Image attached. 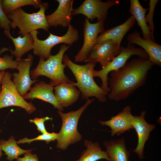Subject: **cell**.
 I'll use <instances>...</instances> for the list:
<instances>
[{
  "mask_svg": "<svg viewBox=\"0 0 161 161\" xmlns=\"http://www.w3.org/2000/svg\"><path fill=\"white\" fill-rule=\"evenodd\" d=\"M154 65L148 60L135 58L111 72L108 81V98L117 101L127 98L145 84L148 72Z\"/></svg>",
  "mask_w": 161,
  "mask_h": 161,
  "instance_id": "6da1fadb",
  "label": "cell"
},
{
  "mask_svg": "<svg viewBox=\"0 0 161 161\" xmlns=\"http://www.w3.org/2000/svg\"><path fill=\"white\" fill-rule=\"evenodd\" d=\"M62 62L74 75L77 82L72 83L78 88L82 99L87 100L89 97H94L100 102H106V96L109 92L99 86L94 79L93 71L96 63L88 62L84 65L77 64L72 62L66 54L63 55Z\"/></svg>",
  "mask_w": 161,
  "mask_h": 161,
  "instance_id": "7a4b0ae2",
  "label": "cell"
},
{
  "mask_svg": "<svg viewBox=\"0 0 161 161\" xmlns=\"http://www.w3.org/2000/svg\"><path fill=\"white\" fill-rule=\"evenodd\" d=\"M70 46L62 44L56 55L51 54L46 60L39 58L36 67L30 71L31 79L36 80L39 76H45L50 79L49 84L53 86L63 82L72 83L64 74V69L67 66L62 63L64 53Z\"/></svg>",
  "mask_w": 161,
  "mask_h": 161,
  "instance_id": "3957f363",
  "label": "cell"
},
{
  "mask_svg": "<svg viewBox=\"0 0 161 161\" xmlns=\"http://www.w3.org/2000/svg\"><path fill=\"white\" fill-rule=\"evenodd\" d=\"M48 6V3H42L39 11L32 13L26 12L21 7L15 10L6 15L12 20L10 27L14 29L18 27L19 29L18 33L22 37L38 29L47 31L49 27L45 12Z\"/></svg>",
  "mask_w": 161,
  "mask_h": 161,
  "instance_id": "277c9868",
  "label": "cell"
},
{
  "mask_svg": "<svg viewBox=\"0 0 161 161\" xmlns=\"http://www.w3.org/2000/svg\"><path fill=\"white\" fill-rule=\"evenodd\" d=\"M96 98L87 99L86 103L79 109L67 113L58 110L57 112L62 120V126L56 139V147L62 150L66 149L70 145L80 140L82 138L77 129L79 119L83 112Z\"/></svg>",
  "mask_w": 161,
  "mask_h": 161,
  "instance_id": "5b68a950",
  "label": "cell"
},
{
  "mask_svg": "<svg viewBox=\"0 0 161 161\" xmlns=\"http://www.w3.org/2000/svg\"><path fill=\"white\" fill-rule=\"evenodd\" d=\"M30 33L33 40L34 54L44 60L48 58L51 55V49L55 45L63 43L71 46L79 38L78 31L71 24L69 26L66 34L62 36H58L49 33L47 39L41 40L37 37L39 32L37 30L33 31Z\"/></svg>",
  "mask_w": 161,
  "mask_h": 161,
  "instance_id": "8992f818",
  "label": "cell"
},
{
  "mask_svg": "<svg viewBox=\"0 0 161 161\" xmlns=\"http://www.w3.org/2000/svg\"><path fill=\"white\" fill-rule=\"evenodd\" d=\"M132 55H136L144 59L149 58L148 55L142 48H136L134 45L128 44L126 47H120L119 54L108 65L99 70H93V77H98L101 80L102 88L109 92H110L108 83L109 73L122 67Z\"/></svg>",
  "mask_w": 161,
  "mask_h": 161,
  "instance_id": "52a82bcc",
  "label": "cell"
},
{
  "mask_svg": "<svg viewBox=\"0 0 161 161\" xmlns=\"http://www.w3.org/2000/svg\"><path fill=\"white\" fill-rule=\"evenodd\" d=\"M12 74L5 72L2 77L1 84V89L0 94V109L14 106L24 109L29 114L33 113L36 108L32 101L27 102L17 91L11 78Z\"/></svg>",
  "mask_w": 161,
  "mask_h": 161,
  "instance_id": "ba28073f",
  "label": "cell"
},
{
  "mask_svg": "<svg viewBox=\"0 0 161 161\" xmlns=\"http://www.w3.org/2000/svg\"><path fill=\"white\" fill-rule=\"evenodd\" d=\"M117 0H109L103 2L100 0H85L78 8L73 9L72 16L81 14L92 22L95 18L97 22H103L107 18L108 10L112 7L119 4Z\"/></svg>",
  "mask_w": 161,
  "mask_h": 161,
  "instance_id": "9c48e42d",
  "label": "cell"
},
{
  "mask_svg": "<svg viewBox=\"0 0 161 161\" xmlns=\"http://www.w3.org/2000/svg\"><path fill=\"white\" fill-rule=\"evenodd\" d=\"M104 22L91 23L86 17L83 23V43L82 47L74 57L75 62L84 61L95 46L98 34L103 31Z\"/></svg>",
  "mask_w": 161,
  "mask_h": 161,
  "instance_id": "30bf717a",
  "label": "cell"
},
{
  "mask_svg": "<svg viewBox=\"0 0 161 161\" xmlns=\"http://www.w3.org/2000/svg\"><path fill=\"white\" fill-rule=\"evenodd\" d=\"M33 56L31 54L27 58L18 60L17 69L18 72H13L12 81L20 95L23 97L31 88L32 85L38 80H33L30 77V68L32 64Z\"/></svg>",
  "mask_w": 161,
  "mask_h": 161,
  "instance_id": "8fae6325",
  "label": "cell"
},
{
  "mask_svg": "<svg viewBox=\"0 0 161 161\" xmlns=\"http://www.w3.org/2000/svg\"><path fill=\"white\" fill-rule=\"evenodd\" d=\"M120 45L115 41L108 40L94 46L85 63H99L103 68L117 55L120 52Z\"/></svg>",
  "mask_w": 161,
  "mask_h": 161,
  "instance_id": "7c38bea8",
  "label": "cell"
},
{
  "mask_svg": "<svg viewBox=\"0 0 161 161\" xmlns=\"http://www.w3.org/2000/svg\"><path fill=\"white\" fill-rule=\"evenodd\" d=\"M131 107L130 106H125L122 111L116 115L111 118L109 120L99 122L102 126L110 127L111 135L119 136L125 131L134 129L132 122L134 117L131 114Z\"/></svg>",
  "mask_w": 161,
  "mask_h": 161,
  "instance_id": "4fadbf2b",
  "label": "cell"
},
{
  "mask_svg": "<svg viewBox=\"0 0 161 161\" xmlns=\"http://www.w3.org/2000/svg\"><path fill=\"white\" fill-rule=\"evenodd\" d=\"M145 111H142L139 116H135L132 122L134 129L138 136V143L133 152L136 154L139 158H144V150L146 142L149 140L150 132L156 128L154 124H150L146 121L145 117L146 114Z\"/></svg>",
  "mask_w": 161,
  "mask_h": 161,
  "instance_id": "5bb4252c",
  "label": "cell"
},
{
  "mask_svg": "<svg viewBox=\"0 0 161 161\" xmlns=\"http://www.w3.org/2000/svg\"><path fill=\"white\" fill-rule=\"evenodd\" d=\"M141 33L135 30L127 37L128 44L138 45L148 55V60L153 64L161 66V46L151 39H144L140 36Z\"/></svg>",
  "mask_w": 161,
  "mask_h": 161,
  "instance_id": "9a60e30c",
  "label": "cell"
},
{
  "mask_svg": "<svg viewBox=\"0 0 161 161\" xmlns=\"http://www.w3.org/2000/svg\"><path fill=\"white\" fill-rule=\"evenodd\" d=\"M58 3L56 9L52 14L46 16L49 27H69L72 20V12L73 9L72 0H56Z\"/></svg>",
  "mask_w": 161,
  "mask_h": 161,
  "instance_id": "2e32d148",
  "label": "cell"
},
{
  "mask_svg": "<svg viewBox=\"0 0 161 161\" xmlns=\"http://www.w3.org/2000/svg\"><path fill=\"white\" fill-rule=\"evenodd\" d=\"M53 86L43 81L38 83H34L33 86L23 97L25 100H33L36 98L48 102L53 106L54 108L57 109L61 112L64 109L57 101L53 92Z\"/></svg>",
  "mask_w": 161,
  "mask_h": 161,
  "instance_id": "e0dca14e",
  "label": "cell"
},
{
  "mask_svg": "<svg viewBox=\"0 0 161 161\" xmlns=\"http://www.w3.org/2000/svg\"><path fill=\"white\" fill-rule=\"evenodd\" d=\"M135 23V19L131 16L122 24L110 29L104 30L98 35L95 45L108 40L114 41L120 45L124 36L134 26Z\"/></svg>",
  "mask_w": 161,
  "mask_h": 161,
  "instance_id": "ac0fdd59",
  "label": "cell"
},
{
  "mask_svg": "<svg viewBox=\"0 0 161 161\" xmlns=\"http://www.w3.org/2000/svg\"><path fill=\"white\" fill-rule=\"evenodd\" d=\"M72 83L63 82L54 87L55 96L63 107H67L75 102L80 94Z\"/></svg>",
  "mask_w": 161,
  "mask_h": 161,
  "instance_id": "d6986e66",
  "label": "cell"
},
{
  "mask_svg": "<svg viewBox=\"0 0 161 161\" xmlns=\"http://www.w3.org/2000/svg\"><path fill=\"white\" fill-rule=\"evenodd\" d=\"M110 161H129L131 152L126 146L124 137L104 142Z\"/></svg>",
  "mask_w": 161,
  "mask_h": 161,
  "instance_id": "ffe728a7",
  "label": "cell"
},
{
  "mask_svg": "<svg viewBox=\"0 0 161 161\" xmlns=\"http://www.w3.org/2000/svg\"><path fill=\"white\" fill-rule=\"evenodd\" d=\"M4 33L8 38L11 39L14 45L15 49H10L11 55L15 57L17 60L21 59L22 56L29 51L33 49V37L30 33L23 37L19 35L16 38H14L11 35L9 30H4Z\"/></svg>",
  "mask_w": 161,
  "mask_h": 161,
  "instance_id": "44dd1931",
  "label": "cell"
},
{
  "mask_svg": "<svg viewBox=\"0 0 161 161\" xmlns=\"http://www.w3.org/2000/svg\"><path fill=\"white\" fill-rule=\"evenodd\" d=\"M130 1V5L129 12L137 21L138 25L140 27L143 34V38L152 40L151 30L145 19V14L148 8L143 7L138 0Z\"/></svg>",
  "mask_w": 161,
  "mask_h": 161,
  "instance_id": "7402d4cb",
  "label": "cell"
},
{
  "mask_svg": "<svg viewBox=\"0 0 161 161\" xmlns=\"http://www.w3.org/2000/svg\"><path fill=\"white\" fill-rule=\"evenodd\" d=\"M84 145L86 150L82 152L79 159L74 161H97L102 159L110 161L106 152L102 150L98 143L85 140Z\"/></svg>",
  "mask_w": 161,
  "mask_h": 161,
  "instance_id": "603a6c76",
  "label": "cell"
},
{
  "mask_svg": "<svg viewBox=\"0 0 161 161\" xmlns=\"http://www.w3.org/2000/svg\"><path fill=\"white\" fill-rule=\"evenodd\" d=\"M17 141L13 136L10 137L8 140H0V145L2 151H3L7 156L6 159L12 161L18 158L21 155L31 152L33 149L25 150L20 148L17 145Z\"/></svg>",
  "mask_w": 161,
  "mask_h": 161,
  "instance_id": "cb8c5ba5",
  "label": "cell"
},
{
  "mask_svg": "<svg viewBox=\"0 0 161 161\" xmlns=\"http://www.w3.org/2000/svg\"><path fill=\"white\" fill-rule=\"evenodd\" d=\"M42 2L40 0H2L3 10L7 15L15 10L27 5L35 8H40Z\"/></svg>",
  "mask_w": 161,
  "mask_h": 161,
  "instance_id": "d4e9b609",
  "label": "cell"
},
{
  "mask_svg": "<svg viewBox=\"0 0 161 161\" xmlns=\"http://www.w3.org/2000/svg\"><path fill=\"white\" fill-rule=\"evenodd\" d=\"M8 48L3 47L0 50V71L7 69H17L18 60H13V57L7 54L1 57V55L6 51L9 50Z\"/></svg>",
  "mask_w": 161,
  "mask_h": 161,
  "instance_id": "484cf974",
  "label": "cell"
},
{
  "mask_svg": "<svg viewBox=\"0 0 161 161\" xmlns=\"http://www.w3.org/2000/svg\"><path fill=\"white\" fill-rule=\"evenodd\" d=\"M58 135V133L55 132L48 133L42 134L38 135V137L33 139H28L27 137H24L20 139L18 141L17 143L18 144L27 143L30 144L32 142L37 140L45 141L47 144H48L51 141H55L56 140Z\"/></svg>",
  "mask_w": 161,
  "mask_h": 161,
  "instance_id": "4316f807",
  "label": "cell"
},
{
  "mask_svg": "<svg viewBox=\"0 0 161 161\" xmlns=\"http://www.w3.org/2000/svg\"><path fill=\"white\" fill-rule=\"evenodd\" d=\"M159 1V0H150L149 3V7L148 13L145 16V19L146 23L148 22L151 32L152 40L154 41L153 32L154 28L153 21L154 13L155 6Z\"/></svg>",
  "mask_w": 161,
  "mask_h": 161,
  "instance_id": "83f0119b",
  "label": "cell"
},
{
  "mask_svg": "<svg viewBox=\"0 0 161 161\" xmlns=\"http://www.w3.org/2000/svg\"><path fill=\"white\" fill-rule=\"evenodd\" d=\"M2 0H0V28L10 31L11 21L8 18L3 10Z\"/></svg>",
  "mask_w": 161,
  "mask_h": 161,
  "instance_id": "f1b7e54d",
  "label": "cell"
},
{
  "mask_svg": "<svg viewBox=\"0 0 161 161\" xmlns=\"http://www.w3.org/2000/svg\"><path fill=\"white\" fill-rule=\"evenodd\" d=\"M52 119V118L45 117L39 118L35 117L33 119H30L29 121L30 123H34L36 126L38 131L43 134L48 132L46 129L44 122L47 120Z\"/></svg>",
  "mask_w": 161,
  "mask_h": 161,
  "instance_id": "f546056e",
  "label": "cell"
},
{
  "mask_svg": "<svg viewBox=\"0 0 161 161\" xmlns=\"http://www.w3.org/2000/svg\"><path fill=\"white\" fill-rule=\"evenodd\" d=\"M16 161H38V159L35 154H32L29 152L24 154V156L22 157L16 159Z\"/></svg>",
  "mask_w": 161,
  "mask_h": 161,
  "instance_id": "4dcf8cb0",
  "label": "cell"
},
{
  "mask_svg": "<svg viewBox=\"0 0 161 161\" xmlns=\"http://www.w3.org/2000/svg\"><path fill=\"white\" fill-rule=\"evenodd\" d=\"M5 71L4 70H2L0 71V94L1 92V81L2 77L4 75Z\"/></svg>",
  "mask_w": 161,
  "mask_h": 161,
  "instance_id": "1f68e13d",
  "label": "cell"
},
{
  "mask_svg": "<svg viewBox=\"0 0 161 161\" xmlns=\"http://www.w3.org/2000/svg\"><path fill=\"white\" fill-rule=\"evenodd\" d=\"M1 151L2 150L1 149V146L0 145V158H1V157L2 155V154Z\"/></svg>",
  "mask_w": 161,
  "mask_h": 161,
  "instance_id": "d6a6232c",
  "label": "cell"
},
{
  "mask_svg": "<svg viewBox=\"0 0 161 161\" xmlns=\"http://www.w3.org/2000/svg\"><path fill=\"white\" fill-rule=\"evenodd\" d=\"M1 132V130L0 129V133Z\"/></svg>",
  "mask_w": 161,
  "mask_h": 161,
  "instance_id": "836d02e7",
  "label": "cell"
}]
</instances>
